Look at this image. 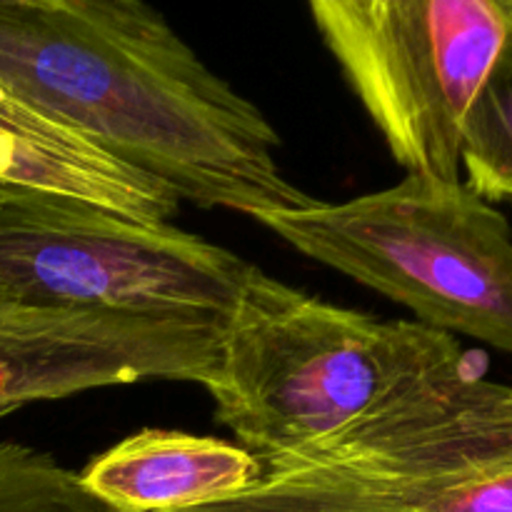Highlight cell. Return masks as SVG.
<instances>
[{"instance_id":"6da1fadb","label":"cell","mask_w":512,"mask_h":512,"mask_svg":"<svg viewBox=\"0 0 512 512\" xmlns=\"http://www.w3.org/2000/svg\"><path fill=\"white\" fill-rule=\"evenodd\" d=\"M0 88L200 208L315 203L263 110L140 0H0Z\"/></svg>"},{"instance_id":"7a4b0ae2","label":"cell","mask_w":512,"mask_h":512,"mask_svg":"<svg viewBox=\"0 0 512 512\" xmlns=\"http://www.w3.org/2000/svg\"><path fill=\"white\" fill-rule=\"evenodd\" d=\"M475 370L443 330L325 303L250 265L203 388L218 423L268 465Z\"/></svg>"},{"instance_id":"3957f363","label":"cell","mask_w":512,"mask_h":512,"mask_svg":"<svg viewBox=\"0 0 512 512\" xmlns=\"http://www.w3.org/2000/svg\"><path fill=\"white\" fill-rule=\"evenodd\" d=\"M418 323L512 353V228L468 185L405 175L388 190L258 220Z\"/></svg>"},{"instance_id":"277c9868","label":"cell","mask_w":512,"mask_h":512,"mask_svg":"<svg viewBox=\"0 0 512 512\" xmlns=\"http://www.w3.org/2000/svg\"><path fill=\"white\" fill-rule=\"evenodd\" d=\"M250 263L173 225L0 183V305L55 313H218Z\"/></svg>"},{"instance_id":"5b68a950","label":"cell","mask_w":512,"mask_h":512,"mask_svg":"<svg viewBox=\"0 0 512 512\" xmlns=\"http://www.w3.org/2000/svg\"><path fill=\"white\" fill-rule=\"evenodd\" d=\"M310 15L395 163L460 183L465 120L512 25L500 0H315Z\"/></svg>"},{"instance_id":"8992f818","label":"cell","mask_w":512,"mask_h":512,"mask_svg":"<svg viewBox=\"0 0 512 512\" xmlns=\"http://www.w3.org/2000/svg\"><path fill=\"white\" fill-rule=\"evenodd\" d=\"M263 468L305 475L383 512H512V385L475 370Z\"/></svg>"},{"instance_id":"52a82bcc","label":"cell","mask_w":512,"mask_h":512,"mask_svg":"<svg viewBox=\"0 0 512 512\" xmlns=\"http://www.w3.org/2000/svg\"><path fill=\"white\" fill-rule=\"evenodd\" d=\"M225 315L55 313L0 305V420L45 400L110 385H203L218 365Z\"/></svg>"},{"instance_id":"ba28073f","label":"cell","mask_w":512,"mask_h":512,"mask_svg":"<svg viewBox=\"0 0 512 512\" xmlns=\"http://www.w3.org/2000/svg\"><path fill=\"white\" fill-rule=\"evenodd\" d=\"M80 478L120 512H183L248 493L265 468L235 443L148 428L98 455Z\"/></svg>"},{"instance_id":"9c48e42d","label":"cell","mask_w":512,"mask_h":512,"mask_svg":"<svg viewBox=\"0 0 512 512\" xmlns=\"http://www.w3.org/2000/svg\"><path fill=\"white\" fill-rule=\"evenodd\" d=\"M0 183L88 200L145 225H168L180 198L0 88Z\"/></svg>"},{"instance_id":"30bf717a","label":"cell","mask_w":512,"mask_h":512,"mask_svg":"<svg viewBox=\"0 0 512 512\" xmlns=\"http://www.w3.org/2000/svg\"><path fill=\"white\" fill-rule=\"evenodd\" d=\"M465 180L485 203H512V25L463 130Z\"/></svg>"},{"instance_id":"8fae6325","label":"cell","mask_w":512,"mask_h":512,"mask_svg":"<svg viewBox=\"0 0 512 512\" xmlns=\"http://www.w3.org/2000/svg\"><path fill=\"white\" fill-rule=\"evenodd\" d=\"M0 512H120L78 473L30 445L0 443Z\"/></svg>"},{"instance_id":"7c38bea8","label":"cell","mask_w":512,"mask_h":512,"mask_svg":"<svg viewBox=\"0 0 512 512\" xmlns=\"http://www.w3.org/2000/svg\"><path fill=\"white\" fill-rule=\"evenodd\" d=\"M183 512H383L353 495L298 473H265L248 493Z\"/></svg>"},{"instance_id":"4fadbf2b","label":"cell","mask_w":512,"mask_h":512,"mask_svg":"<svg viewBox=\"0 0 512 512\" xmlns=\"http://www.w3.org/2000/svg\"><path fill=\"white\" fill-rule=\"evenodd\" d=\"M500 8L505 10V15H508L510 23H512V0H500Z\"/></svg>"},{"instance_id":"5bb4252c","label":"cell","mask_w":512,"mask_h":512,"mask_svg":"<svg viewBox=\"0 0 512 512\" xmlns=\"http://www.w3.org/2000/svg\"><path fill=\"white\" fill-rule=\"evenodd\" d=\"M510 205H512V203H510Z\"/></svg>"}]
</instances>
